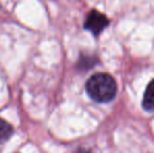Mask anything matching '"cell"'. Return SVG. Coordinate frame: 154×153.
Segmentation results:
<instances>
[{
    "label": "cell",
    "mask_w": 154,
    "mask_h": 153,
    "mask_svg": "<svg viewBox=\"0 0 154 153\" xmlns=\"http://www.w3.org/2000/svg\"><path fill=\"white\" fill-rule=\"evenodd\" d=\"M86 91L88 96L97 102H110L116 94V80L109 74L97 72L87 81Z\"/></svg>",
    "instance_id": "1"
},
{
    "label": "cell",
    "mask_w": 154,
    "mask_h": 153,
    "mask_svg": "<svg viewBox=\"0 0 154 153\" xmlns=\"http://www.w3.org/2000/svg\"><path fill=\"white\" fill-rule=\"evenodd\" d=\"M108 23H109V21L105 15L97 12V11H91L86 18L84 27L90 33H92L94 36H97L105 29Z\"/></svg>",
    "instance_id": "2"
},
{
    "label": "cell",
    "mask_w": 154,
    "mask_h": 153,
    "mask_svg": "<svg viewBox=\"0 0 154 153\" xmlns=\"http://www.w3.org/2000/svg\"><path fill=\"white\" fill-rule=\"evenodd\" d=\"M143 107L149 112H154V80L148 84L143 100Z\"/></svg>",
    "instance_id": "3"
},
{
    "label": "cell",
    "mask_w": 154,
    "mask_h": 153,
    "mask_svg": "<svg viewBox=\"0 0 154 153\" xmlns=\"http://www.w3.org/2000/svg\"><path fill=\"white\" fill-rule=\"evenodd\" d=\"M13 134V127L0 118V144L8 141Z\"/></svg>",
    "instance_id": "4"
}]
</instances>
